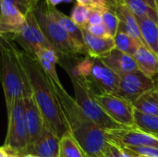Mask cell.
I'll return each instance as SVG.
<instances>
[{"mask_svg": "<svg viewBox=\"0 0 158 157\" xmlns=\"http://www.w3.org/2000/svg\"><path fill=\"white\" fill-rule=\"evenodd\" d=\"M100 59L106 66H107L120 78L135 70H138L133 56L127 55L117 48H114Z\"/></svg>", "mask_w": 158, "mask_h": 157, "instance_id": "cell-14", "label": "cell"}, {"mask_svg": "<svg viewBox=\"0 0 158 157\" xmlns=\"http://www.w3.org/2000/svg\"><path fill=\"white\" fill-rule=\"evenodd\" d=\"M147 5H149L152 8L156 9L157 11V6H156V0H143Z\"/></svg>", "mask_w": 158, "mask_h": 157, "instance_id": "cell-36", "label": "cell"}, {"mask_svg": "<svg viewBox=\"0 0 158 157\" xmlns=\"http://www.w3.org/2000/svg\"><path fill=\"white\" fill-rule=\"evenodd\" d=\"M0 12H1V6H0Z\"/></svg>", "mask_w": 158, "mask_h": 157, "instance_id": "cell-43", "label": "cell"}, {"mask_svg": "<svg viewBox=\"0 0 158 157\" xmlns=\"http://www.w3.org/2000/svg\"><path fill=\"white\" fill-rule=\"evenodd\" d=\"M3 1H6V2L10 3L11 5H13L14 6H16L24 15H26L30 10L32 9L31 7L30 4L27 2V0H3Z\"/></svg>", "mask_w": 158, "mask_h": 157, "instance_id": "cell-32", "label": "cell"}, {"mask_svg": "<svg viewBox=\"0 0 158 157\" xmlns=\"http://www.w3.org/2000/svg\"><path fill=\"white\" fill-rule=\"evenodd\" d=\"M0 35L15 34L25 22V15L8 2L0 0Z\"/></svg>", "mask_w": 158, "mask_h": 157, "instance_id": "cell-13", "label": "cell"}, {"mask_svg": "<svg viewBox=\"0 0 158 157\" xmlns=\"http://www.w3.org/2000/svg\"><path fill=\"white\" fill-rule=\"evenodd\" d=\"M21 157H36V156L31 155H23V156H21Z\"/></svg>", "mask_w": 158, "mask_h": 157, "instance_id": "cell-39", "label": "cell"}, {"mask_svg": "<svg viewBox=\"0 0 158 157\" xmlns=\"http://www.w3.org/2000/svg\"><path fill=\"white\" fill-rule=\"evenodd\" d=\"M6 110L8 127L4 147L16 153L19 157L27 155L30 146L23 98L16 100Z\"/></svg>", "mask_w": 158, "mask_h": 157, "instance_id": "cell-6", "label": "cell"}, {"mask_svg": "<svg viewBox=\"0 0 158 157\" xmlns=\"http://www.w3.org/2000/svg\"><path fill=\"white\" fill-rule=\"evenodd\" d=\"M32 11L41 31L52 44L59 57L81 55L69 35L55 19L49 10L48 4L44 0H41L36 6L32 8Z\"/></svg>", "mask_w": 158, "mask_h": 157, "instance_id": "cell-4", "label": "cell"}, {"mask_svg": "<svg viewBox=\"0 0 158 157\" xmlns=\"http://www.w3.org/2000/svg\"><path fill=\"white\" fill-rule=\"evenodd\" d=\"M120 147V146H119ZM123 151L131 155H143L148 157H158V148L156 147H137L124 146L120 147Z\"/></svg>", "mask_w": 158, "mask_h": 157, "instance_id": "cell-28", "label": "cell"}, {"mask_svg": "<svg viewBox=\"0 0 158 157\" xmlns=\"http://www.w3.org/2000/svg\"><path fill=\"white\" fill-rule=\"evenodd\" d=\"M58 157H86V155L70 133L67 132L59 140Z\"/></svg>", "mask_w": 158, "mask_h": 157, "instance_id": "cell-24", "label": "cell"}, {"mask_svg": "<svg viewBox=\"0 0 158 157\" xmlns=\"http://www.w3.org/2000/svg\"><path fill=\"white\" fill-rule=\"evenodd\" d=\"M82 29H85L89 33H91L92 35L94 36H96V37H110L108 36L105 27L103 24H97V25H87L85 26L84 28Z\"/></svg>", "mask_w": 158, "mask_h": 157, "instance_id": "cell-30", "label": "cell"}, {"mask_svg": "<svg viewBox=\"0 0 158 157\" xmlns=\"http://www.w3.org/2000/svg\"><path fill=\"white\" fill-rule=\"evenodd\" d=\"M0 81L6 109L16 100L31 95V90L20 57V51L6 35H0Z\"/></svg>", "mask_w": 158, "mask_h": 157, "instance_id": "cell-3", "label": "cell"}, {"mask_svg": "<svg viewBox=\"0 0 158 157\" xmlns=\"http://www.w3.org/2000/svg\"><path fill=\"white\" fill-rule=\"evenodd\" d=\"M132 105L140 112L158 116V91L156 87L142 94L132 103Z\"/></svg>", "mask_w": 158, "mask_h": 157, "instance_id": "cell-21", "label": "cell"}, {"mask_svg": "<svg viewBox=\"0 0 158 157\" xmlns=\"http://www.w3.org/2000/svg\"><path fill=\"white\" fill-rule=\"evenodd\" d=\"M33 56L38 60L39 64L49 76V78L53 81V82L58 86L62 85L56 68V64L59 62V56L57 53L52 48L41 46L35 50Z\"/></svg>", "mask_w": 158, "mask_h": 157, "instance_id": "cell-18", "label": "cell"}, {"mask_svg": "<svg viewBox=\"0 0 158 157\" xmlns=\"http://www.w3.org/2000/svg\"><path fill=\"white\" fill-rule=\"evenodd\" d=\"M90 9L91 8L89 6H85V5H82V4L77 3L74 6V7L72 8V10H71L70 19L79 27L84 28L87 25V22H88Z\"/></svg>", "mask_w": 158, "mask_h": 157, "instance_id": "cell-27", "label": "cell"}, {"mask_svg": "<svg viewBox=\"0 0 158 157\" xmlns=\"http://www.w3.org/2000/svg\"><path fill=\"white\" fill-rule=\"evenodd\" d=\"M125 6H127L131 12L142 18H149L158 23V12L147 5L143 0H119Z\"/></svg>", "mask_w": 158, "mask_h": 157, "instance_id": "cell-25", "label": "cell"}, {"mask_svg": "<svg viewBox=\"0 0 158 157\" xmlns=\"http://www.w3.org/2000/svg\"><path fill=\"white\" fill-rule=\"evenodd\" d=\"M82 33L88 56L101 58L116 48L112 37H96L89 33L85 29H82Z\"/></svg>", "mask_w": 158, "mask_h": 157, "instance_id": "cell-17", "label": "cell"}, {"mask_svg": "<svg viewBox=\"0 0 158 157\" xmlns=\"http://www.w3.org/2000/svg\"><path fill=\"white\" fill-rule=\"evenodd\" d=\"M8 37L12 41H16L19 43L25 53L31 56H33L35 50L41 46L54 49L52 44L41 31L32 9L25 15V22L20 29L15 34Z\"/></svg>", "mask_w": 158, "mask_h": 157, "instance_id": "cell-8", "label": "cell"}, {"mask_svg": "<svg viewBox=\"0 0 158 157\" xmlns=\"http://www.w3.org/2000/svg\"><path fill=\"white\" fill-rule=\"evenodd\" d=\"M132 157H148V156H143V155H131Z\"/></svg>", "mask_w": 158, "mask_h": 157, "instance_id": "cell-40", "label": "cell"}, {"mask_svg": "<svg viewBox=\"0 0 158 157\" xmlns=\"http://www.w3.org/2000/svg\"><path fill=\"white\" fill-rule=\"evenodd\" d=\"M156 6H157V12H158V0H156Z\"/></svg>", "mask_w": 158, "mask_h": 157, "instance_id": "cell-41", "label": "cell"}, {"mask_svg": "<svg viewBox=\"0 0 158 157\" xmlns=\"http://www.w3.org/2000/svg\"><path fill=\"white\" fill-rule=\"evenodd\" d=\"M40 1H41V0H27V2L30 4V6H31V8L35 7V6H36V5H37Z\"/></svg>", "mask_w": 158, "mask_h": 157, "instance_id": "cell-37", "label": "cell"}, {"mask_svg": "<svg viewBox=\"0 0 158 157\" xmlns=\"http://www.w3.org/2000/svg\"><path fill=\"white\" fill-rule=\"evenodd\" d=\"M154 81H155V87H156V89L158 91V77H156L154 79Z\"/></svg>", "mask_w": 158, "mask_h": 157, "instance_id": "cell-38", "label": "cell"}, {"mask_svg": "<svg viewBox=\"0 0 158 157\" xmlns=\"http://www.w3.org/2000/svg\"><path fill=\"white\" fill-rule=\"evenodd\" d=\"M94 96L105 112L117 123L131 129L135 128L133 119L134 107L130 101L109 93H94Z\"/></svg>", "mask_w": 158, "mask_h": 157, "instance_id": "cell-7", "label": "cell"}, {"mask_svg": "<svg viewBox=\"0 0 158 157\" xmlns=\"http://www.w3.org/2000/svg\"><path fill=\"white\" fill-rule=\"evenodd\" d=\"M155 136H156V138H158V135H155Z\"/></svg>", "mask_w": 158, "mask_h": 157, "instance_id": "cell-42", "label": "cell"}, {"mask_svg": "<svg viewBox=\"0 0 158 157\" xmlns=\"http://www.w3.org/2000/svg\"><path fill=\"white\" fill-rule=\"evenodd\" d=\"M99 157H123V151L118 145L107 140Z\"/></svg>", "mask_w": 158, "mask_h": 157, "instance_id": "cell-29", "label": "cell"}, {"mask_svg": "<svg viewBox=\"0 0 158 157\" xmlns=\"http://www.w3.org/2000/svg\"><path fill=\"white\" fill-rule=\"evenodd\" d=\"M96 157H99V156H96Z\"/></svg>", "mask_w": 158, "mask_h": 157, "instance_id": "cell-44", "label": "cell"}, {"mask_svg": "<svg viewBox=\"0 0 158 157\" xmlns=\"http://www.w3.org/2000/svg\"><path fill=\"white\" fill-rule=\"evenodd\" d=\"M15 155H18L16 153L3 147H0V157H14Z\"/></svg>", "mask_w": 158, "mask_h": 157, "instance_id": "cell-34", "label": "cell"}, {"mask_svg": "<svg viewBox=\"0 0 158 157\" xmlns=\"http://www.w3.org/2000/svg\"><path fill=\"white\" fill-rule=\"evenodd\" d=\"M20 57L27 73L31 95L45 126L60 139L69 132V130L56 93L55 84L33 56L20 51Z\"/></svg>", "mask_w": 158, "mask_h": 157, "instance_id": "cell-1", "label": "cell"}, {"mask_svg": "<svg viewBox=\"0 0 158 157\" xmlns=\"http://www.w3.org/2000/svg\"><path fill=\"white\" fill-rule=\"evenodd\" d=\"M155 88V81L140 70H135L120 78L117 95L133 103L147 91Z\"/></svg>", "mask_w": 158, "mask_h": 157, "instance_id": "cell-9", "label": "cell"}, {"mask_svg": "<svg viewBox=\"0 0 158 157\" xmlns=\"http://www.w3.org/2000/svg\"><path fill=\"white\" fill-rule=\"evenodd\" d=\"M136 19L144 45L158 56V23L149 18L136 16Z\"/></svg>", "mask_w": 158, "mask_h": 157, "instance_id": "cell-20", "label": "cell"}, {"mask_svg": "<svg viewBox=\"0 0 158 157\" xmlns=\"http://www.w3.org/2000/svg\"><path fill=\"white\" fill-rule=\"evenodd\" d=\"M115 46L121 52L133 56L142 45H144L140 40L130 36L129 34L118 31L116 36L114 37Z\"/></svg>", "mask_w": 158, "mask_h": 157, "instance_id": "cell-23", "label": "cell"}, {"mask_svg": "<svg viewBox=\"0 0 158 157\" xmlns=\"http://www.w3.org/2000/svg\"><path fill=\"white\" fill-rule=\"evenodd\" d=\"M55 89L70 135L86 157L100 156L107 141L106 132L84 115L75 99L68 93L63 85L55 84Z\"/></svg>", "mask_w": 158, "mask_h": 157, "instance_id": "cell-2", "label": "cell"}, {"mask_svg": "<svg viewBox=\"0 0 158 157\" xmlns=\"http://www.w3.org/2000/svg\"><path fill=\"white\" fill-rule=\"evenodd\" d=\"M74 91V99L84 115L105 132L127 129L114 121L101 107L94 96L95 92L90 83L81 78L69 75Z\"/></svg>", "mask_w": 158, "mask_h": 157, "instance_id": "cell-5", "label": "cell"}, {"mask_svg": "<svg viewBox=\"0 0 158 157\" xmlns=\"http://www.w3.org/2000/svg\"><path fill=\"white\" fill-rule=\"evenodd\" d=\"M23 100H24L26 126H27V130L30 140V146H29L30 148L32 144H34L39 140L46 126L32 95L26 96L23 98Z\"/></svg>", "mask_w": 158, "mask_h": 157, "instance_id": "cell-12", "label": "cell"}, {"mask_svg": "<svg viewBox=\"0 0 158 157\" xmlns=\"http://www.w3.org/2000/svg\"><path fill=\"white\" fill-rule=\"evenodd\" d=\"M102 24L104 25L108 36L114 38L118 32L119 20L113 10L106 7L102 11Z\"/></svg>", "mask_w": 158, "mask_h": 157, "instance_id": "cell-26", "label": "cell"}, {"mask_svg": "<svg viewBox=\"0 0 158 157\" xmlns=\"http://www.w3.org/2000/svg\"><path fill=\"white\" fill-rule=\"evenodd\" d=\"M106 137L109 142L120 147L137 146L158 148V138L155 135L143 132L136 128L106 131Z\"/></svg>", "mask_w": 158, "mask_h": 157, "instance_id": "cell-10", "label": "cell"}, {"mask_svg": "<svg viewBox=\"0 0 158 157\" xmlns=\"http://www.w3.org/2000/svg\"><path fill=\"white\" fill-rule=\"evenodd\" d=\"M77 3L85 5L89 7H95V8H106L107 4L106 0H76Z\"/></svg>", "mask_w": 158, "mask_h": 157, "instance_id": "cell-33", "label": "cell"}, {"mask_svg": "<svg viewBox=\"0 0 158 157\" xmlns=\"http://www.w3.org/2000/svg\"><path fill=\"white\" fill-rule=\"evenodd\" d=\"M93 64L89 77L86 81L94 90V86L98 87L100 93H109L116 94L118 89L120 77L106 66L100 58L92 57Z\"/></svg>", "mask_w": 158, "mask_h": 157, "instance_id": "cell-11", "label": "cell"}, {"mask_svg": "<svg viewBox=\"0 0 158 157\" xmlns=\"http://www.w3.org/2000/svg\"><path fill=\"white\" fill-rule=\"evenodd\" d=\"M49 10L55 19L58 22V24L65 30V31L69 35V37L72 39L74 43L77 45L79 50L81 51V55H86L87 56V51L83 40V33H82V28L79 27L77 24H75L70 17L65 15L60 10H58L56 6H52L48 5Z\"/></svg>", "mask_w": 158, "mask_h": 157, "instance_id": "cell-16", "label": "cell"}, {"mask_svg": "<svg viewBox=\"0 0 158 157\" xmlns=\"http://www.w3.org/2000/svg\"><path fill=\"white\" fill-rule=\"evenodd\" d=\"M90 8L91 9H90V14H89L87 25L102 24V11H103V9L95 8V7H90Z\"/></svg>", "mask_w": 158, "mask_h": 157, "instance_id": "cell-31", "label": "cell"}, {"mask_svg": "<svg viewBox=\"0 0 158 157\" xmlns=\"http://www.w3.org/2000/svg\"><path fill=\"white\" fill-rule=\"evenodd\" d=\"M59 140L56 135L45 127L39 140L29 148L27 155L36 157H58Z\"/></svg>", "mask_w": 158, "mask_h": 157, "instance_id": "cell-15", "label": "cell"}, {"mask_svg": "<svg viewBox=\"0 0 158 157\" xmlns=\"http://www.w3.org/2000/svg\"><path fill=\"white\" fill-rule=\"evenodd\" d=\"M138 70L145 76L155 79L158 75V56L145 45H142L133 56Z\"/></svg>", "mask_w": 158, "mask_h": 157, "instance_id": "cell-19", "label": "cell"}, {"mask_svg": "<svg viewBox=\"0 0 158 157\" xmlns=\"http://www.w3.org/2000/svg\"><path fill=\"white\" fill-rule=\"evenodd\" d=\"M133 119L136 129L152 135H158V116L145 114L134 108Z\"/></svg>", "mask_w": 158, "mask_h": 157, "instance_id": "cell-22", "label": "cell"}, {"mask_svg": "<svg viewBox=\"0 0 158 157\" xmlns=\"http://www.w3.org/2000/svg\"><path fill=\"white\" fill-rule=\"evenodd\" d=\"M44 1L52 6H56L57 5H59L61 3H69L72 0H44Z\"/></svg>", "mask_w": 158, "mask_h": 157, "instance_id": "cell-35", "label": "cell"}]
</instances>
